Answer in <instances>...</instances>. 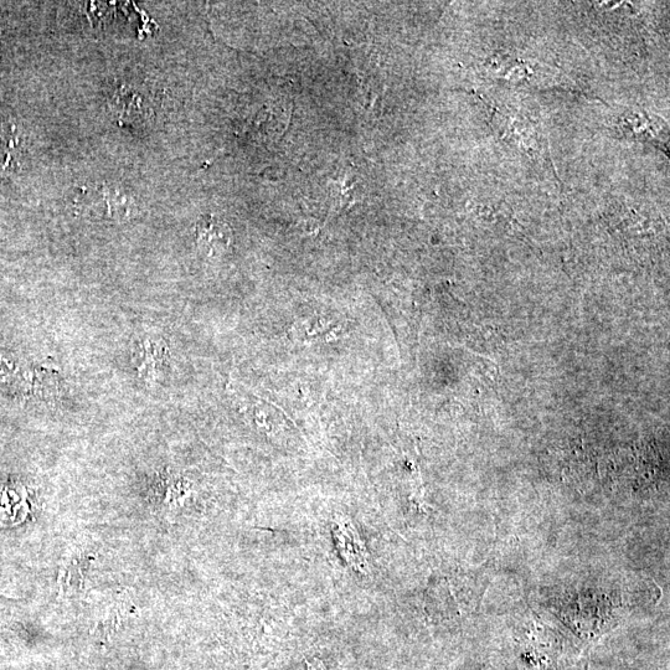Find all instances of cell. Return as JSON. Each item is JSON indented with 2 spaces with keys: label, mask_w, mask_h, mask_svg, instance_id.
Listing matches in <instances>:
<instances>
[{
  "label": "cell",
  "mask_w": 670,
  "mask_h": 670,
  "mask_svg": "<svg viewBox=\"0 0 670 670\" xmlns=\"http://www.w3.org/2000/svg\"><path fill=\"white\" fill-rule=\"evenodd\" d=\"M24 146L13 123L0 126V174L12 175L22 167Z\"/></svg>",
  "instance_id": "cell-2"
},
{
  "label": "cell",
  "mask_w": 670,
  "mask_h": 670,
  "mask_svg": "<svg viewBox=\"0 0 670 670\" xmlns=\"http://www.w3.org/2000/svg\"><path fill=\"white\" fill-rule=\"evenodd\" d=\"M340 535L339 544L342 546V553L345 554V560L355 569H362L367 566V555H364L363 544L360 543L357 532L345 525V528L338 530Z\"/></svg>",
  "instance_id": "cell-3"
},
{
  "label": "cell",
  "mask_w": 670,
  "mask_h": 670,
  "mask_svg": "<svg viewBox=\"0 0 670 670\" xmlns=\"http://www.w3.org/2000/svg\"><path fill=\"white\" fill-rule=\"evenodd\" d=\"M233 241V233L225 221L213 215L204 216L195 226V242L206 256L215 257L225 254Z\"/></svg>",
  "instance_id": "cell-1"
}]
</instances>
